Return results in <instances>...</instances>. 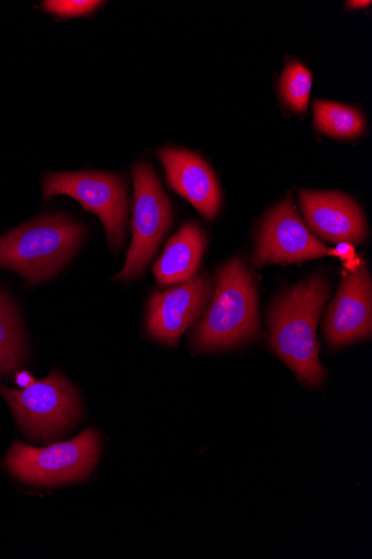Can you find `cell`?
<instances>
[{
    "instance_id": "obj_1",
    "label": "cell",
    "mask_w": 372,
    "mask_h": 559,
    "mask_svg": "<svg viewBox=\"0 0 372 559\" xmlns=\"http://www.w3.org/2000/svg\"><path fill=\"white\" fill-rule=\"evenodd\" d=\"M329 295L327 280L314 275L280 295L268 313L272 348L302 383L315 388L326 376L315 331Z\"/></svg>"
},
{
    "instance_id": "obj_2",
    "label": "cell",
    "mask_w": 372,
    "mask_h": 559,
    "mask_svg": "<svg viewBox=\"0 0 372 559\" xmlns=\"http://www.w3.org/2000/svg\"><path fill=\"white\" fill-rule=\"evenodd\" d=\"M261 335L257 293L245 263L235 259L217 275V287L194 331L199 352L228 349Z\"/></svg>"
},
{
    "instance_id": "obj_3",
    "label": "cell",
    "mask_w": 372,
    "mask_h": 559,
    "mask_svg": "<svg viewBox=\"0 0 372 559\" xmlns=\"http://www.w3.org/2000/svg\"><path fill=\"white\" fill-rule=\"evenodd\" d=\"M85 227L64 215L33 221L0 238V269L37 285L57 275L73 258Z\"/></svg>"
},
{
    "instance_id": "obj_4",
    "label": "cell",
    "mask_w": 372,
    "mask_h": 559,
    "mask_svg": "<svg viewBox=\"0 0 372 559\" xmlns=\"http://www.w3.org/2000/svg\"><path fill=\"white\" fill-rule=\"evenodd\" d=\"M0 392L11 405L20 427L32 440L49 442L61 438L82 416L79 393L59 370L23 390L2 385Z\"/></svg>"
},
{
    "instance_id": "obj_5",
    "label": "cell",
    "mask_w": 372,
    "mask_h": 559,
    "mask_svg": "<svg viewBox=\"0 0 372 559\" xmlns=\"http://www.w3.org/2000/svg\"><path fill=\"white\" fill-rule=\"evenodd\" d=\"M100 452V436L86 429L73 440L47 448L15 442L7 456L10 473L23 483L58 486L80 481L93 472Z\"/></svg>"
},
{
    "instance_id": "obj_6",
    "label": "cell",
    "mask_w": 372,
    "mask_h": 559,
    "mask_svg": "<svg viewBox=\"0 0 372 559\" xmlns=\"http://www.w3.org/2000/svg\"><path fill=\"white\" fill-rule=\"evenodd\" d=\"M133 239L125 265L116 276L122 282L135 280L145 272L172 222L170 200L153 169L147 164H137L133 168Z\"/></svg>"
},
{
    "instance_id": "obj_7",
    "label": "cell",
    "mask_w": 372,
    "mask_h": 559,
    "mask_svg": "<svg viewBox=\"0 0 372 559\" xmlns=\"http://www.w3.org/2000/svg\"><path fill=\"white\" fill-rule=\"evenodd\" d=\"M44 198L65 194L97 215L109 245L120 249L127 238L128 188L124 180L105 173L49 174L43 183Z\"/></svg>"
},
{
    "instance_id": "obj_8",
    "label": "cell",
    "mask_w": 372,
    "mask_h": 559,
    "mask_svg": "<svg viewBox=\"0 0 372 559\" xmlns=\"http://www.w3.org/2000/svg\"><path fill=\"white\" fill-rule=\"evenodd\" d=\"M329 255V249L319 241L301 221L291 195L265 218L257 237L253 263L293 264Z\"/></svg>"
},
{
    "instance_id": "obj_9",
    "label": "cell",
    "mask_w": 372,
    "mask_h": 559,
    "mask_svg": "<svg viewBox=\"0 0 372 559\" xmlns=\"http://www.w3.org/2000/svg\"><path fill=\"white\" fill-rule=\"evenodd\" d=\"M211 296V282L201 274L166 292L154 290L148 300L147 331L170 346L201 317Z\"/></svg>"
},
{
    "instance_id": "obj_10",
    "label": "cell",
    "mask_w": 372,
    "mask_h": 559,
    "mask_svg": "<svg viewBox=\"0 0 372 559\" xmlns=\"http://www.w3.org/2000/svg\"><path fill=\"white\" fill-rule=\"evenodd\" d=\"M372 285L364 264L343 276L339 290L326 316L327 343L339 348L371 337Z\"/></svg>"
},
{
    "instance_id": "obj_11",
    "label": "cell",
    "mask_w": 372,
    "mask_h": 559,
    "mask_svg": "<svg viewBox=\"0 0 372 559\" xmlns=\"http://www.w3.org/2000/svg\"><path fill=\"white\" fill-rule=\"evenodd\" d=\"M302 213L310 228L334 242L362 243L367 238L365 219L357 203L340 192H299Z\"/></svg>"
},
{
    "instance_id": "obj_12",
    "label": "cell",
    "mask_w": 372,
    "mask_h": 559,
    "mask_svg": "<svg viewBox=\"0 0 372 559\" xmlns=\"http://www.w3.org/2000/svg\"><path fill=\"white\" fill-rule=\"evenodd\" d=\"M158 158L166 168L168 185L205 219H215L220 211L221 191L209 166L192 152L179 148H164Z\"/></svg>"
},
{
    "instance_id": "obj_13",
    "label": "cell",
    "mask_w": 372,
    "mask_h": 559,
    "mask_svg": "<svg viewBox=\"0 0 372 559\" xmlns=\"http://www.w3.org/2000/svg\"><path fill=\"white\" fill-rule=\"evenodd\" d=\"M206 238L195 223L188 224L167 243L153 272L158 285L184 284L193 280L203 257Z\"/></svg>"
},
{
    "instance_id": "obj_14",
    "label": "cell",
    "mask_w": 372,
    "mask_h": 559,
    "mask_svg": "<svg viewBox=\"0 0 372 559\" xmlns=\"http://www.w3.org/2000/svg\"><path fill=\"white\" fill-rule=\"evenodd\" d=\"M26 354V340L15 304L8 293L0 290V376L16 373Z\"/></svg>"
},
{
    "instance_id": "obj_15",
    "label": "cell",
    "mask_w": 372,
    "mask_h": 559,
    "mask_svg": "<svg viewBox=\"0 0 372 559\" xmlns=\"http://www.w3.org/2000/svg\"><path fill=\"white\" fill-rule=\"evenodd\" d=\"M313 109L316 129L334 138H355L364 129L362 116L353 108L334 102L315 100Z\"/></svg>"
},
{
    "instance_id": "obj_16",
    "label": "cell",
    "mask_w": 372,
    "mask_h": 559,
    "mask_svg": "<svg viewBox=\"0 0 372 559\" xmlns=\"http://www.w3.org/2000/svg\"><path fill=\"white\" fill-rule=\"evenodd\" d=\"M312 87L310 71L298 62L290 63L284 71L280 92L286 104L296 112H305Z\"/></svg>"
},
{
    "instance_id": "obj_17",
    "label": "cell",
    "mask_w": 372,
    "mask_h": 559,
    "mask_svg": "<svg viewBox=\"0 0 372 559\" xmlns=\"http://www.w3.org/2000/svg\"><path fill=\"white\" fill-rule=\"evenodd\" d=\"M104 2L97 0H47L43 3L46 12L61 17H79L95 12Z\"/></svg>"
},
{
    "instance_id": "obj_18",
    "label": "cell",
    "mask_w": 372,
    "mask_h": 559,
    "mask_svg": "<svg viewBox=\"0 0 372 559\" xmlns=\"http://www.w3.org/2000/svg\"><path fill=\"white\" fill-rule=\"evenodd\" d=\"M329 255L339 258L345 264L357 258L355 247L348 241L338 242L335 249L329 250Z\"/></svg>"
},
{
    "instance_id": "obj_19",
    "label": "cell",
    "mask_w": 372,
    "mask_h": 559,
    "mask_svg": "<svg viewBox=\"0 0 372 559\" xmlns=\"http://www.w3.org/2000/svg\"><path fill=\"white\" fill-rule=\"evenodd\" d=\"M16 378L17 383L23 388H27L35 382L34 378H32L27 372H22L17 374Z\"/></svg>"
},
{
    "instance_id": "obj_20",
    "label": "cell",
    "mask_w": 372,
    "mask_h": 559,
    "mask_svg": "<svg viewBox=\"0 0 372 559\" xmlns=\"http://www.w3.org/2000/svg\"><path fill=\"white\" fill-rule=\"evenodd\" d=\"M371 4L370 0L365 2V0H355V2H349L348 7L352 9H364Z\"/></svg>"
}]
</instances>
